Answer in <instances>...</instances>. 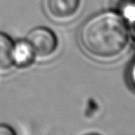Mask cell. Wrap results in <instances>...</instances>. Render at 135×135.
<instances>
[{
	"mask_svg": "<svg viewBox=\"0 0 135 135\" xmlns=\"http://www.w3.org/2000/svg\"><path fill=\"white\" fill-rule=\"evenodd\" d=\"M127 78L130 86L135 90V58L130 62L127 71Z\"/></svg>",
	"mask_w": 135,
	"mask_h": 135,
	"instance_id": "obj_7",
	"label": "cell"
},
{
	"mask_svg": "<svg viewBox=\"0 0 135 135\" xmlns=\"http://www.w3.org/2000/svg\"><path fill=\"white\" fill-rule=\"evenodd\" d=\"M127 23H128L130 32L132 33V35L135 40V13L133 14V16L131 17L128 22H127Z\"/></svg>",
	"mask_w": 135,
	"mask_h": 135,
	"instance_id": "obj_9",
	"label": "cell"
},
{
	"mask_svg": "<svg viewBox=\"0 0 135 135\" xmlns=\"http://www.w3.org/2000/svg\"><path fill=\"white\" fill-rule=\"evenodd\" d=\"M27 40L33 47L35 55L40 57H47L52 55L58 45L55 33L45 27H38L31 30Z\"/></svg>",
	"mask_w": 135,
	"mask_h": 135,
	"instance_id": "obj_2",
	"label": "cell"
},
{
	"mask_svg": "<svg viewBox=\"0 0 135 135\" xmlns=\"http://www.w3.org/2000/svg\"><path fill=\"white\" fill-rule=\"evenodd\" d=\"M15 133V131L10 127L0 124V135H14Z\"/></svg>",
	"mask_w": 135,
	"mask_h": 135,
	"instance_id": "obj_8",
	"label": "cell"
},
{
	"mask_svg": "<svg viewBox=\"0 0 135 135\" xmlns=\"http://www.w3.org/2000/svg\"><path fill=\"white\" fill-rule=\"evenodd\" d=\"M128 23L119 14L109 10L88 18L80 31V41L90 55L112 58L126 49L129 41Z\"/></svg>",
	"mask_w": 135,
	"mask_h": 135,
	"instance_id": "obj_1",
	"label": "cell"
},
{
	"mask_svg": "<svg viewBox=\"0 0 135 135\" xmlns=\"http://www.w3.org/2000/svg\"><path fill=\"white\" fill-rule=\"evenodd\" d=\"M109 10L119 14L127 22L135 13V0H109Z\"/></svg>",
	"mask_w": 135,
	"mask_h": 135,
	"instance_id": "obj_6",
	"label": "cell"
},
{
	"mask_svg": "<svg viewBox=\"0 0 135 135\" xmlns=\"http://www.w3.org/2000/svg\"><path fill=\"white\" fill-rule=\"evenodd\" d=\"M35 56L33 47L27 40H18L14 43L11 53L13 65L19 68L27 67L33 62Z\"/></svg>",
	"mask_w": 135,
	"mask_h": 135,
	"instance_id": "obj_3",
	"label": "cell"
},
{
	"mask_svg": "<svg viewBox=\"0 0 135 135\" xmlns=\"http://www.w3.org/2000/svg\"><path fill=\"white\" fill-rule=\"evenodd\" d=\"M80 0H47V9L51 15L57 19H66L77 12Z\"/></svg>",
	"mask_w": 135,
	"mask_h": 135,
	"instance_id": "obj_4",
	"label": "cell"
},
{
	"mask_svg": "<svg viewBox=\"0 0 135 135\" xmlns=\"http://www.w3.org/2000/svg\"><path fill=\"white\" fill-rule=\"evenodd\" d=\"M14 42L8 35L0 33V70H7L13 65L12 48Z\"/></svg>",
	"mask_w": 135,
	"mask_h": 135,
	"instance_id": "obj_5",
	"label": "cell"
}]
</instances>
